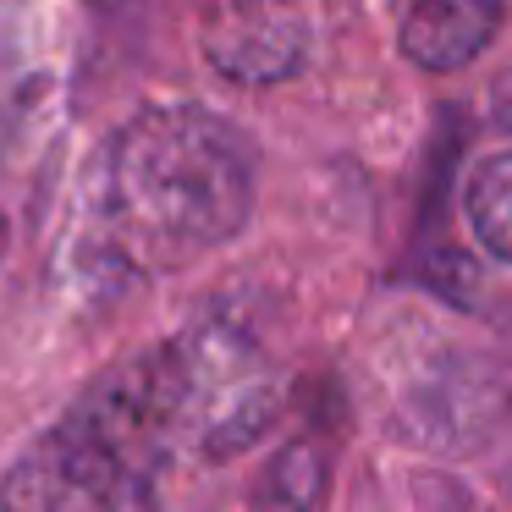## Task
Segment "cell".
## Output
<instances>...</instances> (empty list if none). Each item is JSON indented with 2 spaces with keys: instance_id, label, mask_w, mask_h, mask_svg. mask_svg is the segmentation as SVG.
I'll return each instance as SVG.
<instances>
[{
  "instance_id": "obj_1",
  "label": "cell",
  "mask_w": 512,
  "mask_h": 512,
  "mask_svg": "<svg viewBox=\"0 0 512 512\" xmlns=\"http://www.w3.org/2000/svg\"><path fill=\"white\" fill-rule=\"evenodd\" d=\"M248 210V138L199 105H155L111 133L94 160L83 248L116 276H166L237 237Z\"/></svg>"
},
{
  "instance_id": "obj_2",
  "label": "cell",
  "mask_w": 512,
  "mask_h": 512,
  "mask_svg": "<svg viewBox=\"0 0 512 512\" xmlns=\"http://www.w3.org/2000/svg\"><path fill=\"white\" fill-rule=\"evenodd\" d=\"M83 408L160 468L182 452L232 457L254 446L276 424L281 380L254 336L232 320H210L111 369Z\"/></svg>"
},
{
  "instance_id": "obj_3",
  "label": "cell",
  "mask_w": 512,
  "mask_h": 512,
  "mask_svg": "<svg viewBox=\"0 0 512 512\" xmlns=\"http://www.w3.org/2000/svg\"><path fill=\"white\" fill-rule=\"evenodd\" d=\"M0 512H160L155 463L89 408H72L6 468Z\"/></svg>"
},
{
  "instance_id": "obj_4",
  "label": "cell",
  "mask_w": 512,
  "mask_h": 512,
  "mask_svg": "<svg viewBox=\"0 0 512 512\" xmlns=\"http://www.w3.org/2000/svg\"><path fill=\"white\" fill-rule=\"evenodd\" d=\"M501 23V0H408L397 45L424 72H457L490 45Z\"/></svg>"
},
{
  "instance_id": "obj_5",
  "label": "cell",
  "mask_w": 512,
  "mask_h": 512,
  "mask_svg": "<svg viewBox=\"0 0 512 512\" xmlns=\"http://www.w3.org/2000/svg\"><path fill=\"white\" fill-rule=\"evenodd\" d=\"M210 61L237 83H276L303 61V23L276 6H237L204 34Z\"/></svg>"
},
{
  "instance_id": "obj_6",
  "label": "cell",
  "mask_w": 512,
  "mask_h": 512,
  "mask_svg": "<svg viewBox=\"0 0 512 512\" xmlns=\"http://www.w3.org/2000/svg\"><path fill=\"white\" fill-rule=\"evenodd\" d=\"M468 226H474L479 248L490 259L512 265V149L507 155H490L468 177Z\"/></svg>"
},
{
  "instance_id": "obj_7",
  "label": "cell",
  "mask_w": 512,
  "mask_h": 512,
  "mask_svg": "<svg viewBox=\"0 0 512 512\" xmlns=\"http://www.w3.org/2000/svg\"><path fill=\"white\" fill-rule=\"evenodd\" d=\"M490 105H496V122H501V127H507V133H512V72H507V78L496 83V100H490Z\"/></svg>"
},
{
  "instance_id": "obj_8",
  "label": "cell",
  "mask_w": 512,
  "mask_h": 512,
  "mask_svg": "<svg viewBox=\"0 0 512 512\" xmlns=\"http://www.w3.org/2000/svg\"><path fill=\"white\" fill-rule=\"evenodd\" d=\"M507 490H512V468H507Z\"/></svg>"
}]
</instances>
